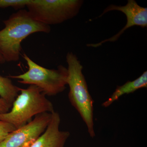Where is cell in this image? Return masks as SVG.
Here are the masks:
<instances>
[{
	"label": "cell",
	"mask_w": 147,
	"mask_h": 147,
	"mask_svg": "<svg viewBox=\"0 0 147 147\" xmlns=\"http://www.w3.org/2000/svg\"><path fill=\"white\" fill-rule=\"evenodd\" d=\"M5 27L0 30V53L5 62H16L21 55V42L36 32L49 33L50 26L36 21L28 11L20 9L3 21Z\"/></svg>",
	"instance_id": "1"
},
{
	"label": "cell",
	"mask_w": 147,
	"mask_h": 147,
	"mask_svg": "<svg viewBox=\"0 0 147 147\" xmlns=\"http://www.w3.org/2000/svg\"><path fill=\"white\" fill-rule=\"evenodd\" d=\"M66 59L68 65L69 99L86 123L90 137L93 138L95 136L94 100L89 92L87 82L82 72L83 66L76 55L72 52L67 53Z\"/></svg>",
	"instance_id": "2"
},
{
	"label": "cell",
	"mask_w": 147,
	"mask_h": 147,
	"mask_svg": "<svg viewBox=\"0 0 147 147\" xmlns=\"http://www.w3.org/2000/svg\"><path fill=\"white\" fill-rule=\"evenodd\" d=\"M19 92L10 111L0 114V120L11 124L16 129L30 121L34 116L55 111L53 103L36 86L30 85L26 89L19 88Z\"/></svg>",
	"instance_id": "3"
},
{
	"label": "cell",
	"mask_w": 147,
	"mask_h": 147,
	"mask_svg": "<svg viewBox=\"0 0 147 147\" xmlns=\"http://www.w3.org/2000/svg\"><path fill=\"white\" fill-rule=\"evenodd\" d=\"M23 57L28 66V71L18 75H10L9 78L18 79L20 84L34 85L46 96H55L65 90L68 74L66 67L60 65L57 69H49L36 63L26 54Z\"/></svg>",
	"instance_id": "4"
},
{
	"label": "cell",
	"mask_w": 147,
	"mask_h": 147,
	"mask_svg": "<svg viewBox=\"0 0 147 147\" xmlns=\"http://www.w3.org/2000/svg\"><path fill=\"white\" fill-rule=\"evenodd\" d=\"M82 0H30L26 5L33 19L50 26L61 24L76 16Z\"/></svg>",
	"instance_id": "5"
},
{
	"label": "cell",
	"mask_w": 147,
	"mask_h": 147,
	"mask_svg": "<svg viewBox=\"0 0 147 147\" xmlns=\"http://www.w3.org/2000/svg\"><path fill=\"white\" fill-rule=\"evenodd\" d=\"M52 118V113L35 116L33 120L11 132L0 144V147H30L45 131Z\"/></svg>",
	"instance_id": "6"
},
{
	"label": "cell",
	"mask_w": 147,
	"mask_h": 147,
	"mask_svg": "<svg viewBox=\"0 0 147 147\" xmlns=\"http://www.w3.org/2000/svg\"><path fill=\"white\" fill-rule=\"evenodd\" d=\"M113 10L119 11L125 14L127 20L125 26L117 34L112 37L98 43L87 44V46L96 47H99L105 42H115L119 39L124 32L134 26H138L143 28L147 27V8L140 6L134 0H128L127 4L124 6L110 5L104 9L101 15L98 16V18L105 13Z\"/></svg>",
	"instance_id": "7"
},
{
	"label": "cell",
	"mask_w": 147,
	"mask_h": 147,
	"mask_svg": "<svg viewBox=\"0 0 147 147\" xmlns=\"http://www.w3.org/2000/svg\"><path fill=\"white\" fill-rule=\"evenodd\" d=\"M60 123L59 114L54 111L45 131L30 147H64L70 133L60 130Z\"/></svg>",
	"instance_id": "8"
},
{
	"label": "cell",
	"mask_w": 147,
	"mask_h": 147,
	"mask_svg": "<svg viewBox=\"0 0 147 147\" xmlns=\"http://www.w3.org/2000/svg\"><path fill=\"white\" fill-rule=\"evenodd\" d=\"M147 71H145L141 76L133 81H127L121 86H117L115 90L108 100L102 103V107L107 108L122 96L132 93L139 89L147 88Z\"/></svg>",
	"instance_id": "9"
},
{
	"label": "cell",
	"mask_w": 147,
	"mask_h": 147,
	"mask_svg": "<svg viewBox=\"0 0 147 147\" xmlns=\"http://www.w3.org/2000/svg\"><path fill=\"white\" fill-rule=\"evenodd\" d=\"M19 92V87L13 85L10 78L0 75V97L12 106Z\"/></svg>",
	"instance_id": "10"
},
{
	"label": "cell",
	"mask_w": 147,
	"mask_h": 147,
	"mask_svg": "<svg viewBox=\"0 0 147 147\" xmlns=\"http://www.w3.org/2000/svg\"><path fill=\"white\" fill-rule=\"evenodd\" d=\"M30 0H0V8L12 7L15 9H22Z\"/></svg>",
	"instance_id": "11"
},
{
	"label": "cell",
	"mask_w": 147,
	"mask_h": 147,
	"mask_svg": "<svg viewBox=\"0 0 147 147\" xmlns=\"http://www.w3.org/2000/svg\"><path fill=\"white\" fill-rule=\"evenodd\" d=\"M16 129L11 124L0 120V144L9 133Z\"/></svg>",
	"instance_id": "12"
},
{
	"label": "cell",
	"mask_w": 147,
	"mask_h": 147,
	"mask_svg": "<svg viewBox=\"0 0 147 147\" xmlns=\"http://www.w3.org/2000/svg\"><path fill=\"white\" fill-rule=\"evenodd\" d=\"M11 107V105L0 97V114L7 113L9 111V109Z\"/></svg>",
	"instance_id": "13"
},
{
	"label": "cell",
	"mask_w": 147,
	"mask_h": 147,
	"mask_svg": "<svg viewBox=\"0 0 147 147\" xmlns=\"http://www.w3.org/2000/svg\"><path fill=\"white\" fill-rule=\"evenodd\" d=\"M5 62V61L4 59L3 56H2V55L0 53V64H3Z\"/></svg>",
	"instance_id": "14"
}]
</instances>
